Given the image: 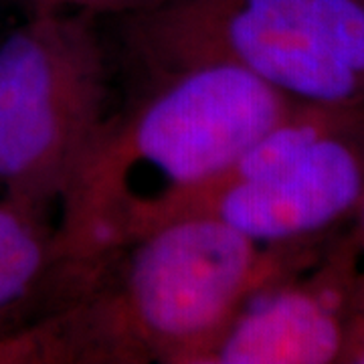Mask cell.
Returning a JSON list of instances; mask_svg holds the SVG:
<instances>
[{
	"instance_id": "6da1fadb",
	"label": "cell",
	"mask_w": 364,
	"mask_h": 364,
	"mask_svg": "<svg viewBox=\"0 0 364 364\" xmlns=\"http://www.w3.org/2000/svg\"><path fill=\"white\" fill-rule=\"evenodd\" d=\"M296 104L237 67L148 75L81 160L55 219L59 261L91 265L207 188Z\"/></svg>"
},
{
	"instance_id": "8992f818",
	"label": "cell",
	"mask_w": 364,
	"mask_h": 364,
	"mask_svg": "<svg viewBox=\"0 0 364 364\" xmlns=\"http://www.w3.org/2000/svg\"><path fill=\"white\" fill-rule=\"evenodd\" d=\"M363 265L346 225L245 299L210 364H340Z\"/></svg>"
},
{
	"instance_id": "8fae6325",
	"label": "cell",
	"mask_w": 364,
	"mask_h": 364,
	"mask_svg": "<svg viewBox=\"0 0 364 364\" xmlns=\"http://www.w3.org/2000/svg\"><path fill=\"white\" fill-rule=\"evenodd\" d=\"M11 2L18 4V6H23V9L26 11V14L47 9V0H11Z\"/></svg>"
},
{
	"instance_id": "7a4b0ae2",
	"label": "cell",
	"mask_w": 364,
	"mask_h": 364,
	"mask_svg": "<svg viewBox=\"0 0 364 364\" xmlns=\"http://www.w3.org/2000/svg\"><path fill=\"white\" fill-rule=\"evenodd\" d=\"M326 239L263 247L210 217L154 227L87 265L47 316L51 363L210 364L245 299Z\"/></svg>"
},
{
	"instance_id": "9c48e42d",
	"label": "cell",
	"mask_w": 364,
	"mask_h": 364,
	"mask_svg": "<svg viewBox=\"0 0 364 364\" xmlns=\"http://www.w3.org/2000/svg\"><path fill=\"white\" fill-rule=\"evenodd\" d=\"M340 364H364V265L358 277L354 310H352L346 346Z\"/></svg>"
},
{
	"instance_id": "30bf717a",
	"label": "cell",
	"mask_w": 364,
	"mask_h": 364,
	"mask_svg": "<svg viewBox=\"0 0 364 364\" xmlns=\"http://www.w3.org/2000/svg\"><path fill=\"white\" fill-rule=\"evenodd\" d=\"M350 231L354 235V239L358 241V247L363 251V257H364V195L360 198V205L356 208V213H354V217H352L350 221Z\"/></svg>"
},
{
	"instance_id": "7c38bea8",
	"label": "cell",
	"mask_w": 364,
	"mask_h": 364,
	"mask_svg": "<svg viewBox=\"0 0 364 364\" xmlns=\"http://www.w3.org/2000/svg\"><path fill=\"white\" fill-rule=\"evenodd\" d=\"M360 2H363V4H364V0H360Z\"/></svg>"
},
{
	"instance_id": "ba28073f",
	"label": "cell",
	"mask_w": 364,
	"mask_h": 364,
	"mask_svg": "<svg viewBox=\"0 0 364 364\" xmlns=\"http://www.w3.org/2000/svg\"><path fill=\"white\" fill-rule=\"evenodd\" d=\"M166 0H47V9H75L95 16H122L152 9Z\"/></svg>"
},
{
	"instance_id": "5b68a950",
	"label": "cell",
	"mask_w": 364,
	"mask_h": 364,
	"mask_svg": "<svg viewBox=\"0 0 364 364\" xmlns=\"http://www.w3.org/2000/svg\"><path fill=\"white\" fill-rule=\"evenodd\" d=\"M363 195L364 104L296 102L164 223L210 217L263 247L299 245L350 225Z\"/></svg>"
},
{
	"instance_id": "3957f363",
	"label": "cell",
	"mask_w": 364,
	"mask_h": 364,
	"mask_svg": "<svg viewBox=\"0 0 364 364\" xmlns=\"http://www.w3.org/2000/svg\"><path fill=\"white\" fill-rule=\"evenodd\" d=\"M116 18L144 77L217 63L298 104H364L360 0H166Z\"/></svg>"
},
{
	"instance_id": "52a82bcc",
	"label": "cell",
	"mask_w": 364,
	"mask_h": 364,
	"mask_svg": "<svg viewBox=\"0 0 364 364\" xmlns=\"http://www.w3.org/2000/svg\"><path fill=\"white\" fill-rule=\"evenodd\" d=\"M77 284L59 261L51 215L0 196V364H25V330L63 306Z\"/></svg>"
},
{
	"instance_id": "277c9868",
	"label": "cell",
	"mask_w": 364,
	"mask_h": 364,
	"mask_svg": "<svg viewBox=\"0 0 364 364\" xmlns=\"http://www.w3.org/2000/svg\"><path fill=\"white\" fill-rule=\"evenodd\" d=\"M109 117L97 16L26 14L0 41V196L51 215Z\"/></svg>"
}]
</instances>
